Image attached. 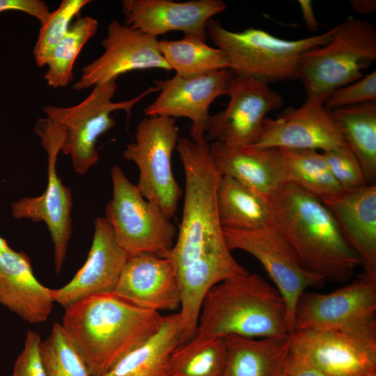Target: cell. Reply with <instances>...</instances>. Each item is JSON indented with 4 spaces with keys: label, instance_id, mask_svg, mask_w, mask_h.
Here are the masks:
<instances>
[{
    "label": "cell",
    "instance_id": "8fae6325",
    "mask_svg": "<svg viewBox=\"0 0 376 376\" xmlns=\"http://www.w3.org/2000/svg\"><path fill=\"white\" fill-rule=\"evenodd\" d=\"M222 233L230 251L240 249L253 256L273 281L285 304L290 334L300 297L307 288L321 285L324 281L305 269L274 224L253 230L223 228Z\"/></svg>",
    "mask_w": 376,
    "mask_h": 376
},
{
    "label": "cell",
    "instance_id": "e0dca14e",
    "mask_svg": "<svg viewBox=\"0 0 376 376\" xmlns=\"http://www.w3.org/2000/svg\"><path fill=\"white\" fill-rule=\"evenodd\" d=\"M234 76L227 68L195 78L175 75L171 79L154 80L159 93L143 112L147 116L189 118L191 139L197 141L205 136L210 104L219 96L227 95Z\"/></svg>",
    "mask_w": 376,
    "mask_h": 376
},
{
    "label": "cell",
    "instance_id": "4fadbf2b",
    "mask_svg": "<svg viewBox=\"0 0 376 376\" xmlns=\"http://www.w3.org/2000/svg\"><path fill=\"white\" fill-rule=\"evenodd\" d=\"M224 111L210 115L205 136L231 148L253 146L258 140L265 115L283 104V97L269 84L251 77L234 76Z\"/></svg>",
    "mask_w": 376,
    "mask_h": 376
},
{
    "label": "cell",
    "instance_id": "ee69618b",
    "mask_svg": "<svg viewBox=\"0 0 376 376\" xmlns=\"http://www.w3.org/2000/svg\"><path fill=\"white\" fill-rule=\"evenodd\" d=\"M284 376H287V375H285H285H284Z\"/></svg>",
    "mask_w": 376,
    "mask_h": 376
},
{
    "label": "cell",
    "instance_id": "ab89813d",
    "mask_svg": "<svg viewBox=\"0 0 376 376\" xmlns=\"http://www.w3.org/2000/svg\"><path fill=\"white\" fill-rule=\"evenodd\" d=\"M298 3L301 10L302 16L308 31L315 32L318 29L319 22L317 20L311 0H299Z\"/></svg>",
    "mask_w": 376,
    "mask_h": 376
},
{
    "label": "cell",
    "instance_id": "5bb4252c",
    "mask_svg": "<svg viewBox=\"0 0 376 376\" xmlns=\"http://www.w3.org/2000/svg\"><path fill=\"white\" fill-rule=\"evenodd\" d=\"M101 43L104 53L81 69L74 89L93 87L134 70H171L156 37L120 24L116 19L108 25L107 36Z\"/></svg>",
    "mask_w": 376,
    "mask_h": 376
},
{
    "label": "cell",
    "instance_id": "7c38bea8",
    "mask_svg": "<svg viewBox=\"0 0 376 376\" xmlns=\"http://www.w3.org/2000/svg\"><path fill=\"white\" fill-rule=\"evenodd\" d=\"M34 130L40 138L48 156L47 186L40 196L24 197L13 202L12 214L16 219L45 223L53 244L55 270L59 274L65 260L72 231L71 191L62 183L56 171L63 132L57 123L47 117L38 119Z\"/></svg>",
    "mask_w": 376,
    "mask_h": 376
},
{
    "label": "cell",
    "instance_id": "ffe728a7",
    "mask_svg": "<svg viewBox=\"0 0 376 376\" xmlns=\"http://www.w3.org/2000/svg\"><path fill=\"white\" fill-rule=\"evenodd\" d=\"M94 226L92 244L84 265L66 285L51 289L54 301L65 308L91 295L113 293L129 258L104 217H97Z\"/></svg>",
    "mask_w": 376,
    "mask_h": 376
},
{
    "label": "cell",
    "instance_id": "74e56055",
    "mask_svg": "<svg viewBox=\"0 0 376 376\" xmlns=\"http://www.w3.org/2000/svg\"><path fill=\"white\" fill-rule=\"evenodd\" d=\"M19 10L38 19L40 24L45 22L51 12L45 1L40 0H0V13Z\"/></svg>",
    "mask_w": 376,
    "mask_h": 376
},
{
    "label": "cell",
    "instance_id": "d6a6232c",
    "mask_svg": "<svg viewBox=\"0 0 376 376\" xmlns=\"http://www.w3.org/2000/svg\"><path fill=\"white\" fill-rule=\"evenodd\" d=\"M41 354L47 376H90L88 367L61 323L55 322L42 340Z\"/></svg>",
    "mask_w": 376,
    "mask_h": 376
},
{
    "label": "cell",
    "instance_id": "6da1fadb",
    "mask_svg": "<svg viewBox=\"0 0 376 376\" xmlns=\"http://www.w3.org/2000/svg\"><path fill=\"white\" fill-rule=\"evenodd\" d=\"M61 325L90 376H105L162 327L159 312L136 307L113 293L85 297L66 307Z\"/></svg>",
    "mask_w": 376,
    "mask_h": 376
},
{
    "label": "cell",
    "instance_id": "277c9868",
    "mask_svg": "<svg viewBox=\"0 0 376 376\" xmlns=\"http://www.w3.org/2000/svg\"><path fill=\"white\" fill-rule=\"evenodd\" d=\"M210 146L203 136L197 141L179 138L175 147L185 175L182 219L176 242L159 257L169 259L177 272L201 256L228 249L217 207L221 174Z\"/></svg>",
    "mask_w": 376,
    "mask_h": 376
},
{
    "label": "cell",
    "instance_id": "836d02e7",
    "mask_svg": "<svg viewBox=\"0 0 376 376\" xmlns=\"http://www.w3.org/2000/svg\"><path fill=\"white\" fill-rule=\"evenodd\" d=\"M90 2L89 0H63L58 8L50 13L46 22L40 24L33 50L37 65H46L51 52L68 32L72 19Z\"/></svg>",
    "mask_w": 376,
    "mask_h": 376
},
{
    "label": "cell",
    "instance_id": "d6986e66",
    "mask_svg": "<svg viewBox=\"0 0 376 376\" xmlns=\"http://www.w3.org/2000/svg\"><path fill=\"white\" fill-rule=\"evenodd\" d=\"M113 294L148 311H175L180 306L175 265L169 259L150 253L129 257Z\"/></svg>",
    "mask_w": 376,
    "mask_h": 376
},
{
    "label": "cell",
    "instance_id": "8992f818",
    "mask_svg": "<svg viewBox=\"0 0 376 376\" xmlns=\"http://www.w3.org/2000/svg\"><path fill=\"white\" fill-rule=\"evenodd\" d=\"M376 60V29L370 22L349 17L338 24L324 45L306 52L299 72L306 99L325 100L334 90L352 84Z\"/></svg>",
    "mask_w": 376,
    "mask_h": 376
},
{
    "label": "cell",
    "instance_id": "d590c367",
    "mask_svg": "<svg viewBox=\"0 0 376 376\" xmlns=\"http://www.w3.org/2000/svg\"><path fill=\"white\" fill-rule=\"evenodd\" d=\"M376 102V71L361 79L332 91L324 103V108L334 109L362 102Z\"/></svg>",
    "mask_w": 376,
    "mask_h": 376
},
{
    "label": "cell",
    "instance_id": "30bf717a",
    "mask_svg": "<svg viewBox=\"0 0 376 376\" xmlns=\"http://www.w3.org/2000/svg\"><path fill=\"white\" fill-rule=\"evenodd\" d=\"M134 137V141L127 145L123 156L138 166L136 186L143 198L158 205L171 219L182 196L171 167L172 152L179 139L175 120L148 116L139 123Z\"/></svg>",
    "mask_w": 376,
    "mask_h": 376
},
{
    "label": "cell",
    "instance_id": "4dcf8cb0",
    "mask_svg": "<svg viewBox=\"0 0 376 376\" xmlns=\"http://www.w3.org/2000/svg\"><path fill=\"white\" fill-rule=\"evenodd\" d=\"M280 149L285 164L287 182L297 185L320 201L343 191L322 152L311 149Z\"/></svg>",
    "mask_w": 376,
    "mask_h": 376
},
{
    "label": "cell",
    "instance_id": "603a6c76",
    "mask_svg": "<svg viewBox=\"0 0 376 376\" xmlns=\"http://www.w3.org/2000/svg\"><path fill=\"white\" fill-rule=\"evenodd\" d=\"M54 302L51 289L34 276L26 253L8 247L0 253V305L29 323H40Z\"/></svg>",
    "mask_w": 376,
    "mask_h": 376
},
{
    "label": "cell",
    "instance_id": "cb8c5ba5",
    "mask_svg": "<svg viewBox=\"0 0 376 376\" xmlns=\"http://www.w3.org/2000/svg\"><path fill=\"white\" fill-rule=\"evenodd\" d=\"M210 150L221 175L230 176L263 195L269 196L287 182L279 148H231L215 141Z\"/></svg>",
    "mask_w": 376,
    "mask_h": 376
},
{
    "label": "cell",
    "instance_id": "60d3db41",
    "mask_svg": "<svg viewBox=\"0 0 376 376\" xmlns=\"http://www.w3.org/2000/svg\"><path fill=\"white\" fill-rule=\"evenodd\" d=\"M350 4L352 8L359 15H370L376 10L375 0H351Z\"/></svg>",
    "mask_w": 376,
    "mask_h": 376
},
{
    "label": "cell",
    "instance_id": "b9f144b4",
    "mask_svg": "<svg viewBox=\"0 0 376 376\" xmlns=\"http://www.w3.org/2000/svg\"><path fill=\"white\" fill-rule=\"evenodd\" d=\"M9 246L8 242L0 236V253L7 249Z\"/></svg>",
    "mask_w": 376,
    "mask_h": 376
},
{
    "label": "cell",
    "instance_id": "7a4b0ae2",
    "mask_svg": "<svg viewBox=\"0 0 376 376\" xmlns=\"http://www.w3.org/2000/svg\"><path fill=\"white\" fill-rule=\"evenodd\" d=\"M268 197L274 226L305 269L324 281L345 282L352 276L359 258L319 198L289 182Z\"/></svg>",
    "mask_w": 376,
    "mask_h": 376
},
{
    "label": "cell",
    "instance_id": "1f68e13d",
    "mask_svg": "<svg viewBox=\"0 0 376 376\" xmlns=\"http://www.w3.org/2000/svg\"><path fill=\"white\" fill-rule=\"evenodd\" d=\"M98 22L91 17L77 19L51 52L44 77L52 88L66 87L73 80V65L84 45L95 36Z\"/></svg>",
    "mask_w": 376,
    "mask_h": 376
},
{
    "label": "cell",
    "instance_id": "52a82bcc",
    "mask_svg": "<svg viewBox=\"0 0 376 376\" xmlns=\"http://www.w3.org/2000/svg\"><path fill=\"white\" fill-rule=\"evenodd\" d=\"M117 78L93 87L91 93L80 103L61 107L48 105L43 108L47 117L55 121L63 130L61 151L70 155L75 173L83 175L99 160L95 143L100 136L115 126L111 113L123 110L131 116L133 107L144 97L159 92L157 86L149 87L130 100L112 101L118 84Z\"/></svg>",
    "mask_w": 376,
    "mask_h": 376
},
{
    "label": "cell",
    "instance_id": "f546056e",
    "mask_svg": "<svg viewBox=\"0 0 376 376\" xmlns=\"http://www.w3.org/2000/svg\"><path fill=\"white\" fill-rule=\"evenodd\" d=\"M226 360L224 337H194L173 351L169 376H223Z\"/></svg>",
    "mask_w": 376,
    "mask_h": 376
},
{
    "label": "cell",
    "instance_id": "9c48e42d",
    "mask_svg": "<svg viewBox=\"0 0 376 376\" xmlns=\"http://www.w3.org/2000/svg\"><path fill=\"white\" fill-rule=\"evenodd\" d=\"M113 195L104 217L118 244L129 257L142 253L157 256L174 245L176 228L164 211L147 201L118 165L111 171Z\"/></svg>",
    "mask_w": 376,
    "mask_h": 376
},
{
    "label": "cell",
    "instance_id": "7402d4cb",
    "mask_svg": "<svg viewBox=\"0 0 376 376\" xmlns=\"http://www.w3.org/2000/svg\"><path fill=\"white\" fill-rule=\"evenodd\" d=\"M321 201L334 215L364 272L376 276V185L343 191Z\"/></svg>",
    "mask_w": 376,
    "mask_h": 376
},
{
    "label": "cell",
    "instance_id": "f1b7e54d",
    "mask_svg": "<svg viewBox=\"0 0 376 376\" xmlns=\"http://www.w3.org/2000/svg\"><path fill=\"white\" fill-rule=\"evenodd\" d=\"M159 47L171 70L182 78L203 77L229 68L223 51L210 47L195 36L185 35L176 40H161Z\"/></svg>",
    "mask_w": 376,
    "mask_h": 376
},
{
    "label": "cell",
    "instance_id": "ba28073f",
    "mask_svg": "<svg viewBox=\"0 0 376 376\" xmlns=\"http://www.w3.org/2000/svg\"><path fill=\"white\" fill-rule=\"evenodd\" d=\"M335 331L376 342V276L364 272L327 294L304 292L294 330Z\"/></svg>",
    "mask_w": 376,
    "mask_h": 376
},
{
    "label": "cell",
    "instance_id": "2e32d148",
    "mask_svg": "<svg viewBox=\"0 0 376 376\" xmlns=\"http://www.w3.org/2000/svg\"><path fill=\"white\" fill-rule=\"evenodd\" d=\"M288 336L293 354L332 376L376 374V342L325 330H294Z\"/></svg>",
    "mask_w": 376,
    "mask_h": 376
},
{
    "label": "cell",
    "instance_id": "5b68a950",
    "mask_svg": "<svg viewBox=\"0 0 376 376\" xmlns=\"http://www.w3.org/2000/svg\"><path fill=\"white\" fill-rule=\"evenodd\" d=\"M338 25L321 34L298 40L277 38L259 29L232 31L211 18L207 38L227 56L235 76L251 77L268 84L299 79L301 58L308 52L327 44Z\"/></svg>",
    "mask_w": 376,
    "mask_h": 376
},
{
    "label": "cell",
    "instance_id": "7bdbcfd3",
    "mask_svg": "<svg viewBox=\"0 0 376 376\" xmlns=\"http://www.w3.org/2000/svg\"><path fill=\"white\" fill-rule=\"evenodd\" d=\"M372 376H376V374H375V375H372Z\"/></svg>",
    "mask_w": 376,
    "mask_h": 376
},
{
    "label": "cell",
    "instance_id": "ac0fdd59",
    "mask_svg": "<svg viewBox=\"0 0 376 376\" xmlns=\"http://www.w3.org/2000/svg\"><path fill=\"white\" fill-rule=\"evenodd\" d=\"M124 24L157 37L179 31L206 41L209 19L226 9L221 0H123Z\"/></svg>",
    "mask_w": 376,
    "mask_h": 376
},
{
    "label": "cell",
    "instance_id": "d4e9b609",
    "mask_svg": "<svg viewBox=\"0 0 376 376\" xmlns=\"http://www.w3.org/2000/svg\"><path fill=\"white\" fill-rule=\"evenodd\" d=\"M227 360L223 376H284L290 352L289 336L224 337Z\"/></svg>",
    "mask_w": 376,
    "mask_h": 376
},
{
    "label": "cell",
    "instance_id": "44dd1931",
    "mask_svg": "<svg viewBox=\"0 0 376 376\" xmlns=\"http://www.w3.org/2000/svg\"><path fill=\"white\" fill-rule=\"evenodd\" d=\"M249 272L232 256L228 249L199 256L177 272L180 292L181 345L196 332L204 299L217 283Z\"/></svg>",
    "mask_w": 376,
    "mask_h": 376
},
{
    "label": "cell",
    "instance_id": "484cf974",
    "mask_svg": "<svg viewBox=\"0 0 376 376\" xmlns=\"http://www.w3.org/2000/svg\"><path fill=\"white\" fill-rule=\"evenodd\" d=\"M221 228L253 230L273 225L269 197L228 175H221L217 189Z\"/></svg>",
    "mask_w": 376,
    "mask_h": 376
},
{
    "label": "cell",
    "instance_id": "4316f807",
    "mask_svg": "<svg viewBox=\"0 0 376 376\" xmlns=\"http://www.w3.org/2000/svg\"><path fill=\"white\" fill-rule=\"evenodd\" d=\"M179 313L164 316L159 331L118 361L105 376H169V359L181 345Z\"/></svg>",
    "mask_w": 376,
    "mask_h": 376
},
{
    "label": "cell",
    "instance_id": "f35d334b",
    "mask_svg": "<svg viewBox=\"0 0 376 376\" xmlns=\"http://www.w3.org/2000/svg\"><path fill=\"white\" fill-rule=\"evenodd\" d=\"M285 373L287 376H332L290 352Z\"/></svg>",
    "mask_w": 376,
    "mask_h": 376
},
{
    "label": "cell",
    "instance_id": "83f0119b",
    "mask_svg": "<svg viewBox=\"0 0 376 376\" xmlns=\"http://www.w3.org/2000/svg\"><path fill=\"white\" fill-rule=\"evenodd\" d=\"M346 144L354 153L368 185L376 182V102L331 111Z\"/></svg>",
    "mask_w": 376,
    "mask_h": 376
},
{
    "label": "cell",
    "instance_id": "3957f363",
    "mask_svg": "<svg viewBox=\"0 0 376 376\" xmlns=\"http://www.w3.org/2000/svg\"><path fill=\"white\" fill-rule=\"evenodd\" d=\"M289 334L280 292L258 274L248 272L228 278L209 290L194 337L268 338Z\"/></svg>",
    "mask_w": 376,
    "mask_h": 376
},
{
    "label": "cell",
    "instance_id": "8d00e7d4",
    "mask_svg": "<svg viewBox=\"0 0 376 376\" xmlns=\"http://www.w3.org/2000/svg\"><path fill=\"white\" fill-rule=\"evenodd\" d=\"M41 343L38 332L27 331L23 350L14 363L12 376H47L41 354Z\"/></svg>",
    "mask_w": 376,
    "mask_h": 376
},
{
    "label": "cell",
    "instance_id": "9a60e30c",
    "mask_svg": "<svg viewBox=\"0 0 376 376\" xmlns=\"http://www.w3.org/2000/svg\"><path fill=\"white\" fill-rule=\"evenodd\" d=\"M325 100L306 99L299 107H288L275 118L265 117L258 148L330 150L346 145Z\"/></svg>",
    "mask_w": 376,
    "mask_h": 376
},
{
    "label": "cell",
    "instance_id": "e575fe53",
    "mask_svg": "<svg viewBox=\"0 0 376 376\" xmlns=\"http://www.w3.org/2000/svg\"><path fill=\"white\" fill-rule=\"evenodd\" d=\"M322 153L331 175L343 191L368 185L357 157L347 144Z\"/></svg>",
    "mask_w": 376,
    "mask_h": 376
}]
</instances>
